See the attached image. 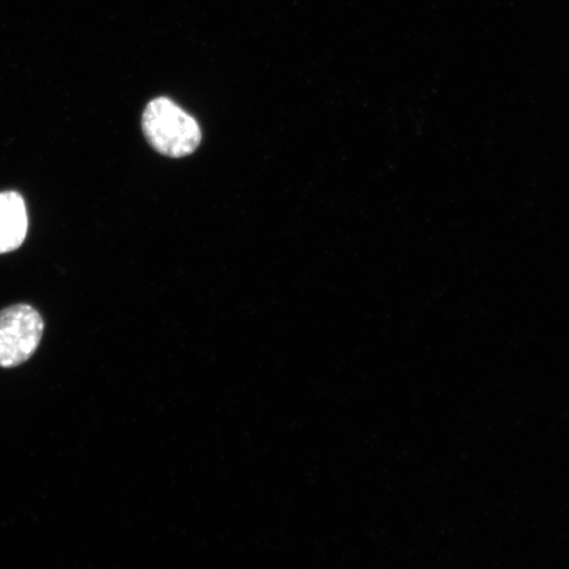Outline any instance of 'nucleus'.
I'll use <instances>...</instances> for the list:
<instances>
[{"instance_id": "nucleus-1", "label": "nucleus", "mask_w": 569, "mask_h": 569, "mask_svg": "<svg viewBox=\"0 0 569 569\" xmlns=\"http://www.w3.org/2000/svg\"><path fill=\"white\" fill-rule=\"evenodd\" d=\"M142 131L149 144L169 158L193 153L202 139L197 120L163 97L148 103L142 113Z\"/></svg>"}, {"instance_id": "nucleus-2", "label": "nucleus", "mask_w": 569, "mask_h": 569, "mask_svg": "<svg viewBox=\"0 0 569 569\" xmlns=\"http://www.w3.org/2000/svg\"><path fill=\"white\" fill-rule=\"evenodd\" d=\"M44 333V320L30 305L0 311V367L16 368L32 358Z\"/></svg>"}, {"instance_id": "nucleus-3", "label": "nucleus", "mask_w": 569, "mask_h": 569, "mask_svg": "<svg viewBox=\"0 0 569 569\" xmlns=\"http://www.w3.org/2000/svg\"><path fill=\"white\" fill-rule=\"evenodd\" d=\"M28 216L23 197L17 191L0 193V253L17 251L24 243Z\"/></svg>"}]
</instances>
